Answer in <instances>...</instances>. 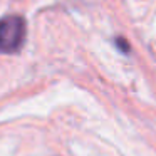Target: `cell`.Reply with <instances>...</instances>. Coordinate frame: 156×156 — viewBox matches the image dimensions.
<instances>
[{
	"instance_id": "6da1fadb",
	"label": "cell",
	"mask_w": 156,
	"mask_h": 156,
	"mask_svg": "<svg viewBox=\"0 0 156 156\" xmlns=\"http://www.w3.org/2000/svg\"><path fill=\"white\" fill-rule=\"evenodd\" d=\"M25 41V22L22 17L10 15L0 19V52L12 54L22 47Z\"/></svg>"
},
{
	"instance_id": "7a4b0ae2",
	"label": "cell",
	"mask_w": 156,
	"mask_h": 156,
	"mask_svg": "<svg viewBox=\"0 0 156 156\" xmlns=\"http://www.w3.org/2000/svg\"><path fill=\"white\" fill-rule=\"evenodd\" d=\"M116 42H118V47H119V49H122L124 52H128L129 47H128V44H126V41H122V39H118Z\"/></svg>"
}]
</instances>
